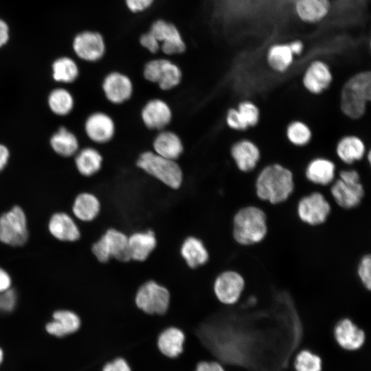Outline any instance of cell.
Returning a JSON list of instances; mask_svg holds the SVG:
<instances>
[{
  "instance_id": "f6af8a7d",
  "label": "cell",
  "mask_w": 371,
  "mask_h": 371,
  "mask_svg": "<svg viewBox=\"0 0 371 371\" xmlns=\"http://www.w3.org/2000/svg\"><path fill=\"white\" fill-rule=\"evenodd\" d=\"M9 39V27L8 24L0 19V47L3 46Z\"/></svg>"
},
{
  "instance_id": "9a60e30c",
  "label": "cell",
  "mask_w": 371,
  "mask_h": 371,
  "mask_svg": "<svg viewBox=\"0 0 371 371\" xmlns=\"http://www.w3.org/2000/svg\"><path fill=\"white\" fill-rule=\"evenodd\" d=\"M333 335L337 346L344 350H357L366 343L365 332L350 318L339 319L333 327Z\"/></svg>"
},
{
  "instance_id": "d590c367",
  "label": "cell",
  "mask_w": 371,
  "mask_h": 371,
  "mask_svg": "<svg viewBox=\"0 0 371 371\" xmlns=\"http://www.w3.org/2000/svg\"><path fill=\"white\" fill-rule=\"evenodd\" d=\"M52 71L54 80L65 83L74 82L79 74L77 64L68 57L56 59L52 64Z\"/></svg>"
},
{
  "instance_id": "d4e9b609",
  "label": "cell",
  "mask_w": 371,
  "mask_h": 371,
  "mask_svg": "<svg viewBox=\"0 0 371 371\" xmlns=\"http://www.w3.org/2000/svg\"><path fill=\"white\" fill-rule=\"evenodd\" d=\"M53 319L45 325L46 331L56 337L78 332L82 326L80 317L74 311L66 309L55 311L52 314Z\"/></svg>"
},
{
  "instance_id": "f1b7e54d",
  "label": "cell",
  "mask_w": 371,
  "mask_h": 371,
  "mask_svg": "<svg viewBox=\"0 0 371 371\" xmlns=\"http://www.w3.org/2000/svg\"><path fill=\"white\" fill-rule=\"evenodd\" d=\"M185 338L181 329L176 326H168L159 334L157 346L163 355L175 358L183 352Z\"/></svg>"
},
{
  "instance_id": "7a4b0ae2",
  "label": "cell",
  "mask_w": 371,
  "mask_h": 371,
  "mask_svg": "<svg viewBox=\"0 0 371 371\" xmlns=\"http://www.w3.org/2000/svg\"><path fill=\"white\" fill-rule=\"evenodd\" d=\"M371 73L361 71L348 78L341 87L339 106L341 112L352 120L362 117L370 109Z\"/></svg>"
},
{
  "instance_id": "4316f807",
  "label": "cell",
  "mask_w": 371,
  "mask_h": 371,
  "mask_svg": "<svg viewBox=\"0 0 371 371\" xmlns=\"http://www.w3.org/2000/svg\"><path fill=\"white\" fill-rule=\"evenodd\" d=\"M153 151L156 154L175 161L183 155L184 146L180 137L175 132L159 131L153 141Z\"/></svg>"
},
{
  "instance_id": "7402d4cb",
  "label": "cell",
  "mask_w": 371,
  "mask_h": 371,
  "mask_svg": "<svg viewBox=\"0 0 371 371\" xmlns=\"http://www.w3.org/2000/svg\"><path fill=\"white\" fill-rule=\"evenodd\" d=\"M370 146L355 135H346L341 137L335 146L337 158L344 165L350 166L363 159Z\"/></svg>"
},
{
  "instance_id": "ee69618b",
  "label": "cell",
  "mask_w": 371,
  "mask_h": 371,
  "mask_svg": "<svg viewBox=\"0 0 371 371\" xmlns=\"http://www.w3.org/2000/svg\"><path fill=\"white\" fill-rule=\"evenodd\" d=\"M12 279L9 273L0 267V293L11 288Z\"/></svg>"
},
{
  "instance_id": "bcb514c9",
  "label": "cell",
  "mask_w": 371,
  "mask_h": 371,
  "mask_svg": "<svg viewBox=\"0 0 371 371\" xmlns=\"http://www.w3.org/2000/svg\"><path fill=\"white\" fill-rule=\"evenodd\" d=\"M10 157V151L3 144H0V172L7 165Z\"/></svg>"
},
{
  "instance_id": "5bb4252c",
  "label": "cell",
  "mask_w": 371,
  "mask_h": 371,
  "mask_svg": "<svg viewBox=\"0 0 371 371\" xmlns=\"http://www.w3.org/2000/svg\"><path fill=\"white\" fill-rule=\"evenodd\" d=\"M102 89L106 99L115 105L128 101L134 91L133 83L130 77L117 71H111L104 77Z\"/></svg>"
},
{
  "instance_id": "2e32d148",
  "label": "cell",
  "mask_w": 371,
  "mask_h": 371,
  "mask_svg": "<svg viewBox=\"0 0 371 371\" xmlns=\"http://www.w3.org/2000/svg\"><path fill=\"white\" fill-rule=\"evenodd\" d=\"M229 155L237 169L242 172L254 170L261 157L259 147L247 138H242L232 143Z\"/></svg>"
},
{
  "instance_id": "4dcf8cb0",
  "label": "cell",
  "mask_w": 371,
  "mask_h": 371,
  "mask_svg": "<svg viewBox=\"0 0 371 371\" xmlns=\"http://www.w3.org/2000/svg\"><path fill=\"white\" fill-rule=\"evenodd\" d=\"M75 155L76 167L82 176L91 177L98 173L102 167V155L95 148H84L78 150Z\"/></svg>"
},
{
  "instance_id": "1f68e13d",
  "label": "cell",
  "mask_w": 371,
  "mask_h": 371,
  "mask_svg": "<svg viewBox=\"0 0 371 371\" xmlns=\"http://www.w3.org/2000/svg\"><path fill=\"white\" fill-rule=\"evenodd\" d=\"M294 54L289 44H276L267 52V63L272 71L284 73L293 63Z\"/></svg>"
},
{
  "instance_id": "30bf717a",
  "label": "cell",
  "mask_w": 371,
  "mask_h": 371,
  "mask_svg": "<svg viewBox=\"0 0 371 371\" xmlns=\"http://www.w3.org/2000/svg\"><path fill=\"white\" fill-rule=\"evenodd\" d=\"M331 204L326 195L318 190L302 196L296 205V212L303 223L308 225H319L328 218Z\"/></svg>"
},
{
  "instance_id": "c3c4849f",
  "label": "cell",
  "mask_w": 371,
  "mask_h": 371,
  "mask_svg": "<svg viewBox=\"0 0 371 371\" xmlns=\"http://www.w3.org/2000/svg\"><path fill=\"white\" fill-rule=\"evenodd\" d=\"M3 350L0 348V365H1V363L3 362Z\"/></svg>"
},
{
  "instance_id": "83f0119b",
  "label": "cell",
  "mask_w": 371,
  "mask_h": 371,
  "mask_svg": "<svg viewBox=\"0 0 371 371\" xmlns=\"http://www.w3.org/2000/svg\"><path fill=\"white\" fill-rule=\"evenodd\" d=\"M102 210V202L93 193L82 192L75 198L71 207L74 216L82 223L95 220Z\"/></svg>"
},
{
  "instance_id": "836d02e7",
  "label": "cell",
  "mask_w": 371,
  "mask_h": 371,
  "mask_svg": "<svg viewBox=\"0 0 371 371\" xmlns=\"http://www.w3.org/2000/svg\"><path fill=\"white\" fill-rule=\"evenodd\" d=\"M50 110L57 115H66L73 109L74 100L71 93L65 89L56 88L48 96Z\"/></svg>"
},
{
  "instance_id": "d6a6232c",
  "label": "cell",
  "mask_w": 371,
  "mask_h": 371,
  "mask_svg": "<svg viewBox=\"0 0 371 371\" xmlns=\"http://www.w3.org/2000/svg\"><path fill=\"white\" fill-rule=\"evenodd\" d=\"M50 145L58 155L70 157L78 151L77 137L65 127H60L50 138Z\"/></svg>"
},
{
  "instance_id": "cb8c5ba5",
  "label": "cell",
  "mask_w": 371,
  "mask_h": 371,
  "mask_svg": "<svg viewBox=\"0 0 371 371\" xmlns=\"http://www.w3.org/2000/svg\"><path fill=\"white\" fill-rule=\"evenodd\" d=\"M48 231L56 240L75 242L81 236V231L74 219L65 212H56L50 217Z\"/></svg>"
},
{
  "instance_id": "ba28073f",
  "label": "cell",
  "mask_w": 371,
  "mask_h": 371,
  "mask_svg": "<svg viewBox=\"0 0 371 371\" xmlns=\"http://www.w3.org/2000/svg\"><path fill=\"white\" fill-rule=\"evenodd\" d=\"M29 238L25 212L18 205L0 216V242L11 247L25 245Z\"/></svg>"
},
{
  "instance_id": "9c48e42d",
  "label": "cell",
  "mask_w": 371,
  "mask_h": 371,
  "mask_svg": "<svg viewBox=\"0 0 371 371\" xmlns=\"http://www.w3.org/2000/svg\"><path fill=\"white\" fill-rule=\"evenodd\" d=\"M143 76L148 82L156 84L162 91H170L181 82L180 67L166 58H156L148 61L143 69Z\"/></svg>"
},
{
  "instance_id": "d6986e66",
  "label": "cell",
  "mask_w": 371,
  "mask_h": 371,
  "mask_svg": "<svg viewBox=\"0 0 371 371\" xmlns=\"http://www.w3.org/2000/svg\"><path fill=\"white\" fill-rule=\"evenodd\" d=\"M333 80V71L322 60L313 61L305 69L302 85L308 93L318 95L326 91Z\"/></svg>"
},
{
  "instance_id": "ab89813d",
  "label": "cell",
  "mask_w": 371,
  "mask_h": 371,
  "mask_svg": "<svg viewBox=\"0 0 371 371\" xmlns=\"http://www.w3.org/2000/svg\"><path fill=\"white\" fill-rule=\"evenodd\" d=\"M102 371H131L127 361L122 357H117L106 363Z\"/></svg>"
},
{
  "instance_id": "ffe728a7",
  "label": "cell",
  "mask_w": 371,
  "mask_h": 371,
  "mask_svg": "<svg viewBox=\"0 0 371 371\" xmlns=\"http://www.w3.org/2000/svg\"><path fill=\"white\" fill-rule=\"evenodd\" d=\"M116 127L113 119L107 113L97 111L90 114L85 122V131L92 142L104 144L111 141Z\"/></svg>"
},
{
  "instance_id": "e575fe53",
  "label": "cell",
  "mask_w": 371,
  "mask_h": 371,
  "mask_svg": "<svg viewBox=\"0 0 371 371\" xmlns=\"http://www.w3.org/2000/svg\"><path fill=\"white\" fill-rule=\"evenodd\" d=\"M287 140L292 145L303 147L308 145L312 139V131L309 126L301 120L290 122L285 130Z\"/></svg>"
},
{
  "instance_id": "5b68a950",
  "label": "cell",
  "mask_w": 371,
  "mask_h": 371,
  "mask_svg": "<svg viewBox=\"0 0 371 371\" xmlns=\"http://www.w3.org/2000/svg\"><path fill=\"white\" fill-rule=\"evenodd\" d=\"M136 166L172 190H178L183 185V173L177 161L163 157L153 150L140 153Z\"/></svg>"
},
{
  "instance_id": "277c9868",
  "label": "cell",
  "mask_w": 371,
  "mask_h": 371,
  "mask_svg": "<svg viewBox=\"0 0 371 371\" xmlns=\"http://www.w3.org/2000/svg\"><path fill=\"white\" fill-rule=\"evenodd\" d=\"M328 190L334 203L341 209L350 210L358 207L364 199L366 187L361 182L357 166L353 164L338 170Z\"/></svg>"
},
{
  "instance_id": "b9f144b4",
  "label": "cell",
  "mask_w": 371,
  "mask_h": 371,
  "mask_svg": "<svg viewBox=\"0 0 371 371\" xmlns=\"http://www.w3.org/2000/svg\"><path fill=\"white\" fill-rule=\"evenodd\" d=\"M155 0H124L128 9L133 12H140L148 8Z\"/></svg>"
},
{
  "instance_id": "8fae6325",
  "label": "cell",
  "mask_w": 371,
  "mask_h": 371,
  "mask_svg": "<svg viewBox=\"0 0 371 371\" xmlns=\"http://www.w3.org/2000/svg\"><path fill=\"white\" fill-rule=\"evenodd\" d=\"M245 286V279L239 272L234 269H225L215 277L212 291L219 303L232 306L238 302Z\"/></svg>"
},
{
  "instance_id": "7c38bea8",
  "label": "cell",
  "mask_w": 371,
  "mask_h": 371,
  "mask_svg": "<svg viewBox=\"0 0 371 371\" xmlns=\"http://www.w3.org/2000/svg\"><path fill=\"white\" fill-rule=\"evenodd\" d=\"M166 55H177L186 49V43L177 27L163 19L154 21L148 30Z\"/></svg>"
},
{
  "instance_id": "60d3db41",
  "label": "cell",
  "mask_w": 371,
  "mask_h": 371,
  "mask_svg": "<svg viewBox=\"0 0 371 371\" xmlns=\"http://www.w3.org/2000/svg\"><path fill=\"white\" fill-rule=\"evenodd\" d=\"M139 43L150 53L155 54L160 49L159 45L148 31L140 36Z\"/></svg>"
},
{
  "instance_id": "44dd1931",
  "label": "cell",
  "mask_w": 371,
  "mask_h": 371,
  "mask_svg": "<svg viewBox=\"0 0 371 371\" xmlns=\"http://www.w3.org/2000/svg\"><path fill=\"white\" fill-rule=\"evenodd\" d=\"M335 164L326 157H315L311 159L304 170L306 179L314 186L328 188L337 177Z\"/></svg>"
},
{
  "instance_id": "e0dca14e",
  "label": "cell",
  "mask_w": 371,
  "mask_h": 371,
  "mask_svg": "<svg viewBox=\"0 0 371 371\" xmlns=\"http://www.w3.org/2000/svg\"><path fill=\"white\" fill-rule=\"evenodd\" d=\"M140 116L147 128L159 131L166 129L171 122L172 111L165 100L153 98L145 103L141 110Z\"/></svg>"
},
{
  "instance_id": "7dc6e473",
  "label": "cell",
  "mask_w": 371,
  "mask_h": 371,
  "mask_svg": "<svg viewBox=\"0 0 371 371\" xmlns=\"http://www.w3.org/2000/svg\"><path fill=\"white\" fill-rule=\"evenodd\" d=\"M294 55H299L303 50V44L300 41H293L289 43Z\"/></svg>"
},
{
  "instance_id": "3957f363",
  "label": "cell",
  "mask_w": 371,
  "mask_h": 371,
  "mask_svg": "<svg viewBox=\"0 0 371 371\" xmlns=\"http://www.w3.org/2000/svg\"><path fill=\"white\" fill-rule=\"evenodd\" d=\"M268 231L267 214L260 207L247 205L239 208L232 220L234 240L243 246L262 241Z\"/></svg>"
},
{
  "instance_id": "f546056e",
  "label": "cell",
  "mask_w": 371,
  "mask_h": 371,
  "mask_svg": "<svg viewBox=\"0 0 371 371\" xmlns=\"http://www.w3.org/2000/svg\"><path fill=\"white\" fill-rule=\"evenodd\" d=\"M329 0H296L295 12L299 18L307 23L318 22L328 13Z\"/></svg>"
},
{
  "instance_id": "6da1fadb",
  "label": "cell",
  "mask_w": 371,
  "mask_h": 371,
  "mask_svg": "<svg viewBox=\"0 0 371 371\" xmlns=\"http://www.w3.org/2000/svg\"><path fill=\"white\" fill-rule=\"evenodd\" d=\"M293 172L280 164H271L261 168L255 181L256 197L272 205L286 201L293 194Z\"/></svg>"
},
{
  "instance_id": "74e56055",
  "label": "cell",
  "mask_w": 371,
  "mask_h": 371,
  "mask_svg": "<svg viewBox=\"0 0 371 371\" xmlns=\"http://www.w3.org/2000/svg\"><path fill=\"white\" fill-rule=\"evenodd\" d=\"M357 275L362 285L368 291L371 289V258L370 254L363 255L357 266Z\"/></svg>"
},
{
  "instance_id": "52a82bcc",
  "label": "cell",
  "mask_w": 371,
  "mask_h": 371,
  "mask_svg": "<svg viewBox=\"0 0 371 371\" xmlns=\"http://www.w3.org/2000/svg\"><path fill=\"white\" fill-rule=\"evenodd\" d=\"M168 289L154 280L143 282L137 289L134 302L136 307L148 315H164L169 307Z\"/></svg>"
},
{
  "instance_id": "8992f818",
  "label": "cell",
  "mask_w": 371,
  "mask_h": 371,
  "mask_svg": "<svg viewBox=\"0 0 371 371\" xmlns=\"http://www.w3.org/2000/svg\"><path fill=\"white\" fill-rule=\"evenodd\" d=\"M92 255L100 263L111 259L119 262L131 260L128 249V235L114 227L106 229L90 247Z\"/></svg>"
},
{
  "instance_id": "ac0fdd59",
  "label": "cell",
  "mask_w": 371,
  "mask_h": 371,
  "mask_svg": "<svg viewBox=\"0 0 371 371\" xmlns=\"http://www.w3.org/2000/svg\"><path fill=\"white\" fill-rule=\"evenodd\" d=\"M76 54L82 60L95 62L104 55L106 46L102 36L96 32L85 31L76 36L73 42Z\"/></svg>"
},
{
  "instance_id": "8d00e7d4",
  "label": "cell",
  "mask_w": 371,
  "mask_h": 371,
  "mask_svg": "<svg viewBox=\"0 0 371 371\" xmlns=\"http://www.w3.org/2000/svg\"><path fill=\"white\" fill-rule=\"evenodd\" d=\"M295 371H322V359L311 350L302 349L294 357Z\"/></svg>"
},
{
  "instance_id": "f35d334b",
  "label": "cell",
  "mask_w": 371,
  "mask_h": 371,
  "mask_svg": "<svg viewBox=\"0 0 371 371\" xmlns=\"http://www.w3.org/2000/svg\"><path fill=\"white\" fill-rule=\"evenodd\" d=\"M16 303V293L11 288L0 293V311L8 313L12 311Z\"/></svg>"
},
{
  "instance_id": "484cf974",
  "label": "cell",
  "mask_w": 371,
  "mask_h": 371,
  "mask_svg": "<svg viewBox=\"0 0 371 371\" xmlns=\"http://www.w3.org/2000/svg\"><path fill=\"white\" fill-rule=\"evenodd\" d=\"M179 254L188 267L196 269L205 265L210 258L209 251L203 241L194 236H188L183 239Z\"/></svg>"
},
{
  "instance_id": "7bdbcfd3",
  "label": "cell",
  "mask_w": 371,
  "mask_h": 371,
  "mask_svg": "<svg viewBox=\"0 0 371 371\" xmlns=\"http://www.w3.org/2000/svg\"><path fill=\"white\" fill-rule=\"evenodd\" d=\"M195 371H225V370L217 361H203L197 363Z\"/></svg>"
},
{
  "instance_id": "4fadbf2b",
  "label": "cell",
  "mask_w": 371,
  "mask_h": 371,
  "mask_svg": "<svg viewBox=\"0 0 371 371\" xmlns=\"http://www.w3.org/2000/svg\"><path fill=\"white\" fill-rule=\"evenodd\" d=\"M260 117V111L257 104L245 99L240 100L235 107L227 110L225 122L229 129L243 132L256 126Z\"/></svg>"
},
{
  "instance_id": "603a6c76",
  "label": "cell",
  "mask_w": 371,
  "mask_h": 371,
  "mask_svg": "<svg viewBox=\"0 0 371 371\" xmlns=\"http://www.w3.org/2000/svg\"><path fill=\"white\" fill-rule=\"evenodd\" d=\"M157 240L153 230H138L128 236V249L131 260L145 261L157 247Z\"/></svg>"
}]
</instances>
